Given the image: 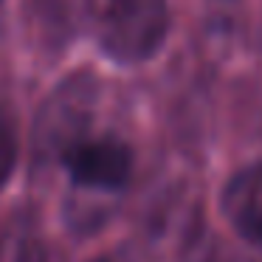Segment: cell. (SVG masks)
Returning a JSON list of instances; mask_svg holds the SVG:
<instances>
[{"instance_id":"2","label":"cell","mask_w":262,"mask_h":262,"mask_svg":"<svg viewBox=\"0 0 262 262\" xmlns=\"http://www.w3.org/2000/svg\"><path fill=\"white\" fill-rule=\"evenodd\" d=\"M169 34L166 0H104L99 14V46L121 65L152 59Z\"/></svg>"},{"instance_id":"1","label":"cell","mask_w":262,"mask_h":262,"mask_svg":"<svg viewBox=\"0 0 262 262\" xmlns=\"http://www.w3.org/2000/svg\"><path fill=\"white\" fill-rule=\"evenodd\" d=\"M96 104L99 79L91 71L65 76L40 104L34 119V152L46 161H65L82 141H88Z\"/></svg>"},{"instance_id":"8","label":"cell","mask_w":262,"mask_h":262,"mask_svg":"<svg viewBox=\"0 0 262 262\" xmlns=\"http://www.w3.org/2000/svg\"><path fill=\"white\" fill-rule=\"evenodd\" d=\"M93 262H113V259H110V256H96Z\"/></svg>"},{"instance_id":"4","label":"cell","mask_w":262,"mask_h":262,"mask_svg":"<svg viewBox=\"0 0 262 262\" xmlns=\"http://www.w3.org/2000/svg\"><path fill=\"white\" fill-rule=\"evenodd\" d=\"M220 214L239 239L262 248V161L237 169L226 181Z\"/></svg>"},{"instance_id":"6","label":"cell","mask_w":262,"mask_h":262,"mask_svg":"<svg viewBox=\"0 0 262 262\" xmlns=\"http://www.w3.org/2000/svg\"><path fill=\"white\" fill-rule=\"evenodd\" d=\"M20 161V141H17V130L14 124L0 116V186H6L9 178L14 175Z\"/></svg>"},{"instance_id":"5","label":"cell","mask_w":262,"mask_h":262,"mask_svg":"<svg viewBox=\"0 0 262 262\" xmlns=\"http://www.w3.org/2000/svg\"><path fill=\"white\" fill-rule=\"evenodd\" d=\"M26 20H29V34L40 42H57L62 46V37L54 31V23L65 26V6L62 0H29L26 6Z\"/></svg>"},{"instance_id":"3","label":"cell","mask_w":262,"mask_h":262,"mask_svg":"<svg viewBox=\"0 0 262 262\" xmlns=\"http://www.w3.org/2000/svg\"><path fill=\"white\" fill-rule=\"evenodd\" d=\"M74 186L91 192H121L133 175V149L116 136L88 138L65 158Z\"/></svg>"},{"instance_id":"7","label":"cell","mask_w":262,"mask_h":262,"mask_svg":"<svg viewBox=\"0 0 262 262\" xmlns=\"http://www.w3.org/2000/svg\"><path fill=\"white\" fill-rule=\"evenodd\" d=\"M17 262H48V254L37 239H31V243H26L23 248H20Z\"/></svg>"}]
</instances>
